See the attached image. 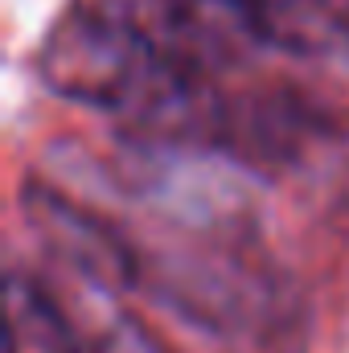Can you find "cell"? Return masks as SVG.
I'll use <instances>...</instances> for the list:
<instances>
[{
	"label": "cell",
	"instance_id": "cell-1",
	"mask_svg": "<svg viewBox=\"0 0 349 353\" xmlns=\"http://www.w3.org/2000/svg\"><path fill=\"white\" fill-rule=\"evenodd\" d=\"M177 70L128 0H74L37 50V79L70 103L144 111Z\"/></svg>",
	"mask_w": 349,
	"mask_h": 353
},
{
	"label": "cell",
	"instance_id": "cell-3",
	"mask_svg": "<svg viewBox=\"0 0 349 353\" xmlns=\"http://www.w3.org/2000/svg\"><path fill=\"white\" fill-rule=\"evenodd\" d=\"M222 4L255 41L283 54H321L337 33V21L325 8V0H222Z\"/></svg>",
	"mask_w": 349,
	"mask_h": 353
},
{
	"label": "cell",
	"instance_id": "cell-4",
	"mask_svg": "<svg viewBox=\"0 0 349 353\" xmlns=\"http://www.w3.org/2000/svg\"><path fill=\"white\" fill-rule=\"evenodd\" d=\"M79 325H83L87 353H173L140 316L123 312L111 292H99L90 321H79Z\"/></svg>",
	"mask_w": 349,
	"mask_h": 353
},
{
	"label": "cell",
	"instance_id": "cell-2",
	"mask_svg": "<svg viewBox=\"0 0 349 353\" xmlns=\"http://www.w3.org/2000/svg\"><path fill=\"white\" fill-rule=\"evenodd\" d=\"M21 214H25L29 230L41 239V247L58 263L70 267L87 288L123 296L140 283L144 263H140L136 247L111 222H103L94 210L74 201L70 193H62L46 181H25Z\"/></svg>",
	"mask_w": 349,
	"mask_h": 353
}]
</instances>
